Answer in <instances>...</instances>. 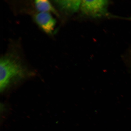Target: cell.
<instances>
[{
	"label": "cell",
	"mask_w": 131,
	"mask_h": 131,
	"mask_svg": "<svg viewBox=\"0 0 131 131\" xmlns=\"http://www.w3.org/2000/svg\"><path fill=\"white\" fill-rule=\"evenodd\" d=\"M81 1H56L55 2L61 10L68 14L77 12L81 7Z\"/></svg>",
	"instance_id": "4"
},
{
	"label": "cell",
	"mask_w": 131,
	"mask_h": 131,
	"mask_svg": "<svg viewBox=\"0 0 131 131\" xmlns=\"http://www.w3.org/2000/svg\"><path fill=\"white\" fill-rule=\"evenodd\" d=\"M108 3V1L103 0L83 1L80 8L83 14L93 17H99L107 12Z\"/></svg>",
	"instance_id": "2"
},
{
	"label": "cell",
	"mask_w": 131,
	"mask_h": 131,
	"mask_svg": "<svg viewBox=\"0 0 131 131\" xmlns=\"http://www.w3.org/2000/svg\"><path fill=\"white\" fill-rule=\"evenodd\" d=\"M0 71L1 92L27 76V71L22 64L17 59L10 55L3 56L1 58Z\"/></svg>",
	"instance_id": "1"
},
{
	"label": "cell",
	"mask_w": 131,
	"mask_h": 131,
	"mask_svg": "<svg viewBox=\"0 0 131 131\" xmlns=\"http://www.w3.org/2000/svg\"><path fill=\"white\" fill-rule=\"evenodd\" d=\"M36 8L39 12H51L57 15V12L50 2L47 0H36L34 2Z\"/></svg>",
	"instance_id": "5"
},
{
	"label": "cell",
	"mask_w": 131,
	"mask_h": 131,
	"mask_svg": "<svg viewBox=\"0 0 131 131\" xmlns=\"http://www.w3.org/2000/svg\"><path fill=\"white\" fill-rule=\"evenodd\" d=\"M34 19L38 25L46 33H53L56 25V21L50 13L39 12L34 16Z\"/></svg>",
	"instance_id": "3"
}]
</instances>
